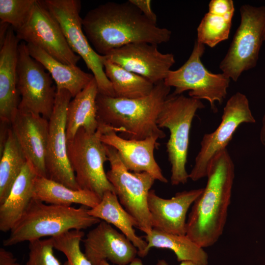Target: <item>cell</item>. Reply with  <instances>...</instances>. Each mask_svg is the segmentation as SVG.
<instances>
[{"label": "cell", "mask_w": 265, "mask_h": 265, "mask_svg": "<svg viewBox=\"0 0 265 265\" xmlns=\"http://www.w3.org/2000/svg\"><path fill=\"white\" fill-rule=\"evenodd\" d=\"M82 25L90 45L102 55L131 43H166L171 36L170 30L148 20L129 0L98 5L86 14Z\"/></svg>", "instance_id": "1"}, {"label": "cell", "mask_w": 265, "mask_h": 265, "mask_svg": "<svg viewBox=\"0 0 265 265\" xmlns=\"http://www.w3.org/2000/svg\"><path fill=\"white\" fill-rule=\"evenodd\" d=\"M206 185L192 205L186 235L202 248L214 244L224 231L231 203L235 165L227 149L212 160Z\"/></svg>", "instance_id": "2"}, {"label": "cell", "mask_w": 265, "mask_h": 265, "mask_svg": "<svg viewBox=\"0 0 265 265\" xmlns=\"http://www.w3.org/2000/svg\"><path fill=\"white\" fill-rule=\"evenodd\" d=\"M171 87L164 81L156 84L147 96L122 98L99 93L96 100L99 123L108 126L126 139L141 140L155 136L165 137L157 119Z\"/></svg>", "instance_id": "3"}, {"label": "cell", "mask_w": 265, "mask_h": 265, "mask_svg": "<svg viewBox=\"0 0 265 265\" xmlns=\"http://www.w3.org/2000/svg\"><path fill=\"white\" fill-rule=\"evenodd\" d=\"M86 207L48 204L33 198L3 245L11 246L43 237H54L70 230H81L98 224L101 220L90 215Z\"/></svg>", "instance_id": "4"}, {"label": "cell", "mask_w": 265, "mask_h": 265, "mask_svg": "<svg viewBox=\"0 0 265 265\" xmlns=\"http://www.w3.org/2000/svg\"><path fill=\"white\" fill-rule=\"evenodd\" d=\"M205 107L201 100L183 94L168 96L157 119L159 127L170 132L166 152L171 165L170 182L173 186L186 184L189 179L187 161L189 133L198 110Z\"/></svg>", "instance_id": "5"}, {"label": "cell", "mask_w": 265, "mask_h": 265, "mask_svg": "<svg viewBox=\"0 0 265 265\" xmlns=\"http://www.w3.org/2000/svg\"><path fill=\"white\" fill-rule=\"evenodd\" d=\"M103 131L99 123L95 132L80 128L67 140L68 159L79 188L95 193L101 199L107 191L115 192L104 170L108 159L106 144L101 140Z\"/></svg>", "instance_id": "6"}, {"label": "cell", "mask_w": 265, "mask_h": 265, "mask_svg": "<svg viewBox=\"0 0 265 265\" xmlns=\"http://www.w3.org/2000/svg\"><path fill=\"white\" fill-rule=\"evenodd\" d=\"M205 50V45L196 40L188 59L178 69L171 70L164 82L175 88L174 95L188 90L189 97L206 100L216 112L215 103L221 104L226 98L230 79L222 73L214 74L207 70L201 61Z\"/></svg>", "instance_id": "7"}, {"label": "cell", "mask_w": 265, "mask_h": 265, "mask_svg": "<svg viewBox=\"0 0 265 265\" xmlns=\"http://www.w3.org/2000/svg\"><path fill=\"white\" fill-rule=\"evenodd\" d=\"M110 169L106 176L118 199L125 210L134 218L136 228L145 234H151L153 227L148 206V196L155 181L147 172H133L123 164L117 151L106 145Z\"/></svg>", "instance_id": "8"}, {"label": "cell", "mask_w": 265, "mask_h": 265, "mask_svg": "<svg viewBox=\"0 0 265 265\" xmlns=\"http://www.w3.org/2000/svg\"><path fill=\"white\" fill-rule=\"evenodd\" d=\"M240 23L230 47L219 64L222 73L237 81L244 71L255 67L264 40L265 6L243 5Z\"/></svg>", "instance_id": "9"}, {"label": "cell", "mask_w": 265, "mask_h": 265, "mask_svg": "<svg viewBox=\"0 0 265 265\" xmlns=\"http://www.w3.org/2000/svg\"><path fill=\"white\" fill-rule=\"evenodd\" d=\"M45 4L58 22L72 51L81 58L92 73L99 93L115 97L104 68V56L98 54L89 42L82 28L79 0H44Z\"/></svg>", "instance_id": "10"}, {"label": "cell", "mask_w": 265, "mask_h": 265, "mask_svg": "<svg viewBox=\"0 0 265 265\" xmlns=\"http://www.w3.org/2000/svg\"><path fill=\"white\" fill-rule=\"evenodd\" d=\"M255 122L247 97L239 92L230 97L224 107L218 127L213 132L203 135L189 179L197 181L206 177L212 160L227 149L237 128L243 123Z\"/></svg>", "instance_id": "11"}, {"label": "cell", "mask_w": 265, "mask_h": 265, "mask_svg": "<svg viewBox=\"0 0 265 265\" xmlns=\"http://www.w3.org/2000/svg\"><path fill=\"white\" fill-rule=\"evenodd\" d=\"M29 53L26 44L18 46L17 88L21 99L19 108L49 120L54 106L56 88L50 74Z\"/></svg>", "instance_id": "12"}, {"label": "cell", "mask_w": 265, "mask_h": 265, "mask_svg": "<svg viewBox=\"0 0 265 265\" xmlns=\"http://www.w3.org/2000/svg\"><path fill=\"white\" fill-rule=\"evenodd\" d=\"M15 32L20 41L41 49L64 64L77 66L80 59L70 47L58 22L43 0H36L26 22Z\"/></svg>", "instance_id": "13"}, {"label": "cell", "mask_w": 265, "mask_h": 265, "mask_svg": "<svg viewBox=\"0 0 265 265\" xmlns=\"http://www.w3.org/2000/svg\"><path fill=\"white\" fill-rule=\"evenodd\" d=\"M72 98L66 89L56 90L54 106L49 119L46 159L47 177L73 189H80L76 182L67 152L66 113Z\"/></svg>", "instance_id": "14"}, {"label": "cell", "mask_w": 265, "mask_h": 265, "mask_svg": "<svg viewBox=\"0 0 265 265\" xmlns=\"http://www.w3.org/2000/svg\"><path fill=\"white\" fill-rule=\"evenodd\" d=\"M105 58L156 84L164 81L175 63L172 53L159 52L157 45L133 43L113 49Z\"/></svg>", "instance_id": "15"}, {"label": "cell", "mask_w": 265, "mask_h": 265, "mask_svg": "<svg viewBox=\"0 0 265 265\" xmlns=\"http://www.w3.org/2000/svg\"><path fill=\"white\" fill-rule=\"evenodd\" d=\"M84 253L93 265L106 261L116 265H128L138 255L132 243L110 224L101 220L83 240Z\"/></svg>", "instance_id": "16"}, {"label": "cell", "mask_w": 265, "mask_h": 265, "mask_svg": "<svg viewBox=\"0 0 265 265\" xmlns=\"http://www.w3.org/2000/svg\"><path fill=\"white\" fill-rule=\"evenodd\" d=\"M103 126L101 141L117 151L128 170L133 172H147L156 180L168 182L154 158V150L158 145V137L152 136L141 140L126 139L118 135L108 126Z\"/></svg>", "instance_id": "17"}, {"label": "cell", "mask_w": 265, "mask_h": 265, "mask_svg": "<svg viewBox=\"0 0 265 265\" xmlns=\"http://www.w3.org/2000/svg\"><path fill=\"white\" fill-rule=\"evenodd\" d=\"M10 125L27 160L33 165L39 176L47 177L49 120L18 108Z\"/></svg>", "instance_id": "18"}, {"label": "cell", "mask_w": 265, "mask_h": 265, "mask_svg": "<svg viewBox=\"0 0 265 265\" xmlns=\"http://www.w3.org/2000/svg\"><path fill=\"white\" fill-rule=\"evenodd\" d=\"M203 190V188L184 190L176 193L171 198L165 199L151 189L148 196V206L153 229L186 235L187 212Z\"/></svg>", "instance_id": "19"}, {"label": "cell", "mask_w": 265, "mask_h": 265, "mask_svg": "<svg viewBox=\"0 0 265 265\" xmlns=\"http://www.w3.org/2000/svg\"><path fill=\"white\" fill-rule=\"evenodd\" d=\"M10 26L0 50V122L11 124L20 104L17 88V63L19 41Z\"/></svg>", "instance_id": "20"}, {"label": "cell", "mask_w": 265, "mask_h": 265, "mask_svg": "<svg viewBox=\"0 0 265 265\" xmlns=\"http://www.w3.org/2000/svg\"><path fill=\"white\" fill-rule=\"evenodd\" d=\"M38 174L27 160L4 202L0 204V230L11 231L20 220L33 198L34 182Z\"/></svg>", "instance_id": "21"}, {"label": "cell", "mask_w": 265, "mask_h": 265, "mask_svg": "<svg viewBox=\"0 0 265 265\" xmlns=\"http://www.w3.org/2000/svg\"><path fill=\"white\" fill-rule=\"evenodd\" d=\"M99 94L94 77L88 85L69 102L66 113L67 140L73 138L78 130L83 129L90 133L99 127L96 100Z\"/></svg>", "instance_id": "22"}, {"label": "cell", "mask_w": 265, "mask_h": 265, "mask_svg": "<svg viewBox=\"0 0 265 265\" xmlns=\"http://www.w3.org/2000/svg\"><path fill=\"white\" fill-rule=\"evenodd\" d=\"M88 213L118 228L137 248L138 256L144 257L147 255V242L135 233L133 229V227H136L135 220L121 205L115 192L106 191L100 203L88 210Z\"/></svg>", "instance_id": "23"}, {"label": "cell", "mask_w": 265, "mask_h": 265, "mask_svg": "<svg viewBox=\"0 0 265 265\" xmlns=\"http://www.w3.org/2000/svg\"><path fill=\"white\" fill-rule=\"evenodd\" d=\"M26 46L30 55L50 74L56 90L66 89L72 98L82 90L94 78L92 74L84 72L77 66L59 61L38 47L29 44H26Z\"/></svg>", "instance_id": "24"}, {"label": "cell", "mask_w": 265, "mask_h": 265, "mask_svg": "<svg viewBox=\"0 0 265 265\" xmlns=\"http://www.w3.org/2000/svg\"><path fill=\"white\" fill-rule=\"evenodd\" d=\"M235 6L232 0H212L197 29L196 40L213 48L228 39Z\"/></svg>", "instance_id": "25"}, {"label": "cell", "mask_w": 265, "mask_h": 265, "mask_svg": "<svg viewBox=\"0 0 265 265\" xmlns=\"http://www.w3.org/2000/svg\"><path fill=\"white\" fill-rule=\"evenodd\" d=\"M33 198L48 204L70 207L77 204L90 209L96 206L101 200L91 191L73 189L39 175L35 180Z\"/></svg>", "instance_id": "26"}, {"label": "cell", "mask_w": 265, "mask_h": 265, "mask_svg": "<svg viewBox=\"0 0 265 265\" xmlns=\"http://www.w3.org/2000/svg\"><path fill=\"white\" fill-rule=\"evenodd\" d=\"M144 238L147 243V253L151 248L168 249L175 254L178 262L190 261L208 265V255L200 247L186 235H179L153 229L149 235Z\"/></svg>", "instance_id": "27"}, {"label": "cell", "mask_w": 265, "mask_h": 265, "mask_svg": "<svg viewBox=\"0 0 265 265\" xmlns=\"http://www.w3.org/2000/svg\"><path fill=\"white\" fill-rule=\"evenodd\" d=\"M103 64L106 75L111 83L116 97H143L148 95L154 88L155 84L147 79L112 62L105 56Z\"/></svg>", "instance_id": "28"}, {"label": "cell", "mask_w": 265, "mask_h": 265, "mask_svg": "<svg viewBox=\"0 0 265 265\" xmlns=\"http://www.w3.org/2000/svg\"><path fill=\"white\" fill-rule=\"evenodd\" d=\"M27 159L10 127L0 153V204L8 197Z\"/></svg>", "instance_id": "29"}, {"label": "cell", "mask_w": 265, "mask_h": 265, "mask_svg": "<svg viewBox=\"0 0 265 265\" xmlns=\"http://www.w3.org/2000/svg\"><path fill=\"white\" fill-rule=\"evenodd\" d=\"M84 235L81 230H72L52 237L54 249L62 252L67 258L63 265H93L80 248Z\"/></svg>", "instance_id": "30"}, {"label": "cell", "mask_w": 265, "mask_h": 265, "mask_svg": "<svg viewBox=\"0 0 265 265\" xmlns=\"http://www.w3.org/2000/svg\"><path fill=\"white\" fill-rule=\"evenodd\" d=\"M36 0H0V19L15 31L27 20Z\"/></svg>", "instance_id": "31"}, {"label": "cell", "mask_w": 265, "mask_h": 265, "mask_svg": "<svg viewBox=\"0 0 265 265\" xmlns=\"http://www.w3.org/2000/svg\"><path fill=\"white\" fill-rule=\"evenodd\" d=\"M29 243L28 257L25 265H61L54 254L52 238Z\"/></svg>", "instance_id": "32"}, {"label": "cell", "mask_w": 265, "mask_h": 265, "mask_svg": "<svg viewBox=\"0 0 265 265\" xmlns=\"http://www.w3.org/2000/svg\"><path fill=\"white\" fill-rule=\"evenodd\" d=\"M148 20L157 24V17L152 9L150 0H129Z\"/></svg>", "instance_id": "33"}, {"label": "cell", "mask_w": 265, "mask_h": 265, "mask_svg": "<svg viewBox=\"0 0 265 265\" xmlns=\"http://www.w3.org/2000/svg\"><path fill=\"white\" fill-rule=\"evenodd\" d=\"M0 265H20L17 259L10 251L0 248Z\"/></svg>", "instance_id": "34"}, {"label": "cell", "mask_w": 265, "mask_h": 265, "mask_svg": "<svg viewBox=\"0 0 265 265\" xmlns=\"http://www.w3.org/2000/svg\"><path fill=\"white\" fill-rule=\"evenodd\" d=\"M156 265H169L167 262L163 260L160 259L157 262ZM179 265H203L199 263H197L190 261H184L181 262V263Z\"/></svg>", "instance_id": "35"}, {"label": "cell", "mask_w": 265, "mask_h": 265, "mask_svg": "<svg viewBox=\"0 0 265 265\" xmlns=\"http://www.w3.org/2000/svg\"><path fill=\"white\" fill-rule=\"evenodd\" d=\"M260 139L261 143L265 146V113L262 119V126L260 132Z\"/></svg>", "instance_id": "36"}, {"label": "cell", "mask_w": 265, "mask_h": 265, "mask_svg": "<svg viewBox=\"0 0 265 265\" xmlns=\"http://www.w3.org/2000/svg\"><path fill=\"white\" fill-rule=\"evenodd\" d=\"M99 265H111L107 261H105L102 262ZM144 265L141 259L139 258H135L129 265Z\"/></svg>", "instance_id": "37"}, {"label": "cell", "mask_w": 265, "mask_h": 265, "mask_svg": "<svg viewBox=\"0 0 265 265\" xmlns=\"http://www.w3.org/2000/svg\"><path fill=\"white\" fill-rule=\"evenodd\" d=\"M264 41L265 40V28L264 29Z\"/></svg>", "instance_id": "38"}]
</instances>
